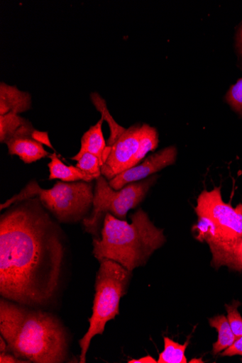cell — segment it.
Returning a JSON list of instances; mask_svg holds the SVG:
<instances>
[{
  "mask_svg": "<svg viewBox=\"0 0 242 363\" xmlns=\"http://www.w3.org/2000/svg\"><path fill=\"white\" fill-rule=\"evenodd\" d=\"M39 197L13 204L0 217V294L34 308L50 305L65 257L58 222Z\"/></svg>",
  "mask_w": 242,
  "mask_h": 363,
  "instance_id": "1",
  "label": "cell"
},
{
  "mask_svg": "<svg viewBox=\"0 0 242 363\" xmlns=\"http://www.w3.org/2000/svg\"><path fill=\"white\" fill-rule=\"evenodd\" d=\"M0 333L8 352L36 363H61L69 352L68 334L60 320L39 308L0 300Z\"/></svg>",
  "mask_w": 242,
  "mask_h": 363,
  "instance_id": "2",
  "label": "cell"
},
{
  "mask_svg": "<svg viewBox=\"0 0 242 363\" xmlns=\"http://www.w3.org/2000/svg\"><path fill=\"white\" fill-rule=\"evenodd\" d=\"M131 222L107 213L100 239H93L92 254L101 262L112 259L130 272L146 265L153 254L166 242L163 229L155 225L148 213L139 209Z\"/></svg>",
  "mask_w": 242,
  "mask_h": 363,
  "instance_id": "3",
  "label": "cell"
},
{
  "mask_svg": "<svg viewBox=\"0 0 242 363\" xmlns=\"http://www.w3.org/2000/svg\"><path fill=\"white\" fill-rule=\"evenodd\" d=\"M94 184L84 181L76 182H57L53 188L44 189L35 180L31 181L4 204L3 211L13 204L39 197L43 206L60 223L72 224L83 221L92 210Z\"/></svg>",
  "mask_w": 242,
  "mask_h": 363,
  "instance_id": "4",
  "label": "cell"
},
{
  "mask_svg": "<svg viewBox=\"0 0 242 363\" xmlns=\"http://www.w3.org/2000/svg\"><path fill=\"white\" fill-rule=\"evenodd\" d=\"M132 277L130 272L112 259H103L97 273L92 315L87 333L79 341L80 362L85 363L92 339L103 335L106 323L119 315L121 299Z\"/></svg>",
  "mask_w": 242,
  "mask_h": 363,
  "instance_id": "5",
  "label": "cell"
},
{
  "mask_svg": "<svg viewBox=\"0 0 242 363\" xmlns=\"http://www.w3.org/2000/svg\"><path fill=\"white\" fill-rule=\"evenodd\" d=\"M158 176L126 185L120 190L113 189L102 175L96 179L93 207L90 215L83 221L85 232L100 239L101 230L107 213L126 220L129 211L136 208L146 197Z\"/></svg>",
  "mask_w": 242,
  "mask_h": 363,
  "instance_id": "6",
  "label": "cell"
},
{
  "mask_svg": "<svg viewBox=\"0 0 242 363\" xmlns=\"http://www.w3.org/2000/svg\"><path fill=\"white\" fill-rule=\"evenodd\" d=\"M159 144L157 129L148 124L136 123L126 128L103 156L101 175L108 181L136 166L154 151Z\"/></svg>",
  "mask_w": 242,
  "mask_h": 363,
  "instance_id": "7",
  "label": "cell"
},
{
  "mask_svg": "<svg viewBox=\"0 0 242 363\" xmlns=\"http://www.w3.org/2000/svg\"><path fill=\"white\" fill-rule=\"evenodd\" d=\"M195 212L198 217L210 219L223 240L242 238V203L234 208L224 203L220 187L202 191L197 198Z\"/></svg>",
  "mask_w": 242,
  "mask_h": 363,
  "instance_id": "8",
  "label": "cell"
},
{
  "mask_svg": "<svg viewBox=\"0 0 242 363\" xmlns=\"http://www.w3.org/2000/svg\"><path fill=\"white\" fill-rule=\"evenodd\" d=\"M177 155L176 147H165L148 157L141 164H138L109 181V184L115 190H120L128 184L146 179L174 164Z\"/></svg>",
  "mask_w": 242,
  "mask_h": 363,
  "instance_id": "9",
  "label": "cell"
},
{
  "mask_svg": "<svg viewBox=\"0 0 242 363\" xmlns=\"http://www.w3.org/2000/svg\"><path fill=\"white\" fill-rule=\"evenodd\" d=\"M6 145L11 155H17L26 164H31L49 157L44 145L33 136H21L10 139Z\"/></svg>",
  "mask_w": 242,
  "mask_h": 363,
  "instance_id": "10",
  "label": "cell"
},
{
  "mask_svg": "<svg viewBox=\"0 0 242 363\" xmlns=\"http://www.w3.org/2000/svg\"><path fill=\"white\" fill-rule=\"evenodd\" d=\"M31 96L16 86L0 84V116L9 113L20 115L31 108Z\"/></svg>",
  "mask_w": 242,
  "mask_h": 363,
  "instance_id": "11",
  "label": "cell"
},
{
  "mask_svg": "<svg viewBox=\"0 0 242 363\" xmlns=\"http://www.w3.org/2000/svg\"><path fill=\"white\" fill-rule=\"evenodd\" d=\"M103 121L101 118L85 132L81 140V149L72 160L78 161L84 154L90 153L99 158L102 166L104 153L107 147L101 130Z\"/></svg>",
  "mask_w": 242,
  "mask_h": 363,
  "instance_id": "12",
  "label": "cell"
},
{
  "mask_svg": "<svg viewBox=\"0 0 242 363\" xmlns=\"http://www.w3.org/2000/svg\"><path fill=\"white\" fill-rule=\"evenodd\" d=\"M51 161L48 164L49 180L60 179L64 182H76L84 181L92 182L94 179L87 174L74 166H67L57 157L56 153L49 156Z\"/></svg>",
  "mask_w": 242,
  "mask_h": 363,
  "instance_id": "13",
  "label": "cell"
},
{
  "mask_svg": "<svg viewBox=\"0 0 242 363\" xmlns=\"http://www.w3.org/2000/svg\"><path fill=\"white\" fill-rule=\"evenodd\" d=\"M210 325L215 328L219 333L218 341L213 345V353L217 354L231 346L238 339L230 326L227 318L217 315L209 319Z\"/></svg>",
  "mask_w": 242,
  "mask_h": 363,
  "instance_id": "14",
  "label": "cell"
},
{
  "mask_svg": "<svg viewBox=\"0 0 242 363\" xmlns=\"http://www.w3.org/2000/svg\"><path fill=\"white\" fill-rule=\"evenodd\" d=\"M91 100L96 108L100 113L101 119L106 121L110 127L111 135L108 140L107 146H111L116 140L123 133L126 128L120 125L113 118L108 109L105 100L97 92L91 94Z\"/></svg>",
  "mask_w": 242,
  "mask_h": 363,
  "instance_id": "15",
  "label": "cell"
},
{
  "mask_svg": "<svg viewBox=\"0 0 242 363\" xmlns=\"http://www.w3.org/2000/svg\"><path fill=\"white\" fill-rule=\"evenodd\" d=\"M188 345V341L184 345H180L168 337H165L164 350L160 354L158 363H187L185 352Z\"/></svg>",
  "mask_w": 242,
  "mask_h": 363,
  "instance_id": "16",
  "label": "cell"
},
{
  "mask_svg": "<svg viewBox=\"0 0 242 363\" xmlns=\"http://www.w3.org/2000/svg\"><path fill=\"white\" fill-rule=\"evenodd\" d=\"M28 121L13 113L0 116V143L6 144L13 137L15 132Z\"/></svg>",
  "mask_w": 242,
  "mask_h": 363,
  "instance_id": "17",
  "label": "cell"
},
{
  "mask_svg": "<svg viewBox=\"0 0 242 363\" xmlns=\"http://www.w3.org/2000/svg\"><path fill=\"white\" fill-rule=\"evenodd\" d=\"M237 272L242 270V238L231 241L221 261V267Z\"/></svg>",
  "mask_w": 242,
  "mask_h": 363,
  "instance_id": "18",
  "label": "cell"
},
{
  "mask_svg": "<svg viewBox=\"0 0 242 363\" xmlns=\"http://www.w3.org/2000/svg\"><path fill=\"white\" fill-rule=\"evenodd\" d=\"M94 180L101 176V162L95 155L86 153L79 160L76 166Z\"/></svg>",
  "mask_w": 242,
  "mask_h": 363,
  "instance_id": "19",
  "label": "cell"
},
{
  "mask_svg": "<svg viewBox=\"0 0 242 363\" xmlns=\"http://www.w3.org/2000/svg\"><path fill=\"white\" fill-rule=\"evenodd\" d=\"M241 303L234 301L231 305H226L227 319L232 329V332L237 338L242 337V317L238 311Z\"/></svg>",
  "mask_w": 242,
  "mask_h": 363,
  "instance_id": "20",
  "label": "cell"
},
{
  "mask_svg": "<svg viewBox=\"0 0 242 363\" xmlns=\"http://www.w3.org/2000/svg\"><path fill=\"white\" fill-rule=\"evenodd\" d=\"M226 99L231 107L242 116V78L231 86Z\"/></svg>",
  "mask_w": 242,
  "mask_h": 363,
  "instance_id": "21",
  "label": "cell"
},
{
  "mask_svg": "<svg viewBox=\"0 0 242 363\" xmlns=\"http://www.w3.org/2000/svg\"><path fill=\"white\" fill-rule=\"evenodd\" d=\"M234 355L242 356V337L238 338L231 346L221 353V356L231 357Z\"/></svg>",
  "mask_w": 242,
  "mask_h": 363,
  "instance_id": "22",
  "label": "cell"
},
{
  "mask_svg": "<svg viewBox=\"0 0 242 363\" xmlns=\"http://www.w3.org/2000/svg\"><path fill=\"white\" fill-rule=\"evenodd\" d=\"M29 363L28 361L21 359L11 352L0 354V363Z\"/></svg>",
  "mask_w": 242,
  "mask_h": 363,
  "instance_id": "23",
  "label": "cell"
},
{
  "mask_svg": "<svg viewBox=\"0 0 242 363\" xmlns=\"http://www.w3.org/2000/svg\"><path fill=\"white\" fill-rule=\"evenodd\" d=\"M128 363H157L158 361L152 357L150 355L142 357L139 359H131L128 362Z\"/></svg>",
  "mask_w": 242,
  "mask_h": 363,
  "instance_id": "24",
  "label": "cell"
},
{
  "mask_svg": "<svg viewBox=\"0 0 242 363\" xmlns=\"http://www.w3.org/2000/svg\"><path fill=\"white\" fill-rule=\"evenodd\" d=\"M8 352V343L3 336L0 337V354Z\"/></svg>",
  "mask_w": 242,
  "mask_h": 363,
  "instance_id": "25",
  "label": "cell"
},
{
  "mask_svg": "<svg viewBox=\"0 0 242 363\" xmlns=\"http://www.w3.org/2000/svg\"><path fill=\"white\" fill-rule=\"evenodd\" d=\"M238 48L242 55V27L241 28L238 35Z\"/></svg>",
  "mask_w": 242,
  "mask_h": 363,
  "instance_id": "26",
  "label": "cell"
}]
</instances>
